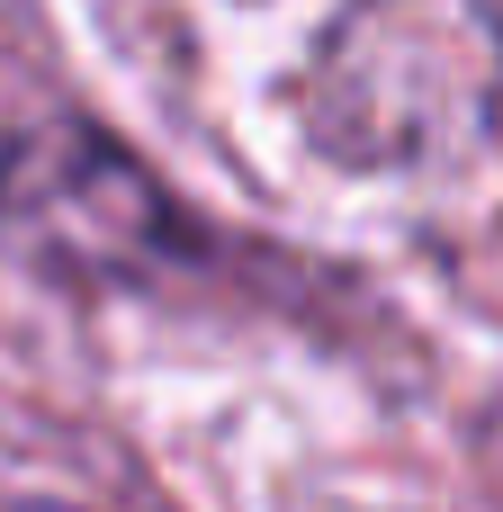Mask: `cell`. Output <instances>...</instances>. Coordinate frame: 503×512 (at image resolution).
<instances>
[{
  "label": "cell",
  "instance_id": "2",
  "mask_svg": "<svg viewBox=\"0 0 503 512\" xmlns=\"http://www.w3.org/2000/svg\"><path fill=\"white\" fill-rule=\"evenodd\" d=\"M0 243L54 288H144L198 261V225L99 126L36 117L0 144Z\"/></svg>",
  "mask_w": 503,
  "mask_h": 512
},
{
  "label": "cell",
  "instance_id": "1",
  "mask_svg": "<svg viewBox=\"0 0 503 512\" xmlns=\"http://www.w3.org/2000/svg\"><path fill=\"white\" fill-rule=\"evenodd\" d=\"M503 99V18L486 0H351L306 72V135L333 162L414 171L468 153Z\"/></svg>",
  "mask_w": 503,
  "mask_h": 512
}]
</instances>
